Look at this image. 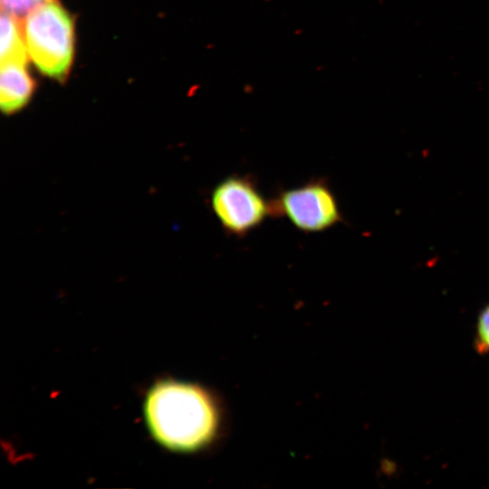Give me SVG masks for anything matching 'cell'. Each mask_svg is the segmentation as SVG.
I'll return each mask as SVG.
<instances>
[{
  "mask_svg": "<svg viewBox=\"0 0 489 489\" xmlns=\"http://www.w3.org/2000/svg\"><path fill=\"white\" fill-rule=\"evenodd\" d=\"M144 417L160 446L182 453L209 446L222 421L219 405L209 390L173 379L160 380L150 388L144 401Z\"/></svg>",
  "mask_w": 489,
  "mask_h": 489,
  "instance_id": "cell-1",
  "label": "cell"
},
{
  "mask_svg": "<svg viewBox=\"0 0 489 489\" xmlns=\"http://www.w3.org/2000/svg\"><path fill=\"white\" fill-rule=\"evenodd\" d=\"M24 37L28 55L44 75L62 81L68 75L74 53V24L56 0H50L24 20Z\"/></svg>",
  "mask_w": 489,
  "mask_h": 489,
  "instance_id": "cell-2",
  "label": "cell"
},
{
  "mask_svg": "<svg viewBox=\"0 0 489 489\" xmlns=\"http://www.w3.org/2000/svg\"><path fill=\"white\" fill-rule=\"evenodd\" d=\"M271 216L285 217L304 233H320L343 221L340 206L324 177L282 189L270 199Z\"/></svg>",
  "mask_w": 489,
  "mask_h": 489,
  "instance_id": "cell-3",
  "label": "cell"
},
{
  "mask_svg": "<svg viewBox=\"0 0 489 489\" xmlns=\"http://www.w3.org/2000/svg\"><path fill=\"white\" fill-rule=\"evenodd\" d=\"M211 208L227 235L243 237L258 228L271 216L270 199L248 175H232L212 190Z\"/></svg>",
  "mask_w": 489,
  "mask_h": 489,
  "instance_id": "cell-4",
  "label": "cell"
},
{
  "mask_svg": "<svg viewBox=\"0 0 489 489\" xmlns=\"http://www.w3.org/2000/svg\"><path fill=\"white\" fill-rule=\"evenodd\" d=\"M34 90V81L26 65L1 64L0 105L5 114L20 110L29 101Z\"/></svg>",
  "mask_w": 489,
  "mask_h": 489,
  "instance_id": "cell-5",
  "label": "cell"
},
{
  "mask_svg": "<svg viewBox=\"0 0 489 489\" xmlns=\"http://www.w3.org/2000/svg\"><path fill=\"white\" fill-rule=\"evenodd\" d=\"M21 22L2 11L0 62L27 65L28 52Z\"/></svg>",
  "mask_w": 489,
  "mask_h": 489,
  "instance_id": "cell-6",
  "label": "cell"
},
{
  "mask_svg": "<svg viewBox=\"0 0 489 489\" xmlns=\"http://www.w3.org/2000/svg\"><path fill=\"white\" fill-rule=\"evenodd\" d=\"M50 0H1L2 11L22 23L33 11Z\"/></svg>",
  "mask_w": 489,
  "mask_h": 489,
  "instance_id": "cell-7",
  "label": "cell"
},
{
  "mask_svg": "<svg viewBox=\"0 0 489 489\" xmlns=\"http://www.w3.org/2000/svg\"><path fill=\"white\" fill-rule=\"evenodd\" d=\"M474 346L479 354L489 353V304L478 315Z\"/></svg>",
  "mask_w": 489,
  "mask_h": 489,
  "instance_id": "cell-8",
  "label": "cell"
}]
</instances>
